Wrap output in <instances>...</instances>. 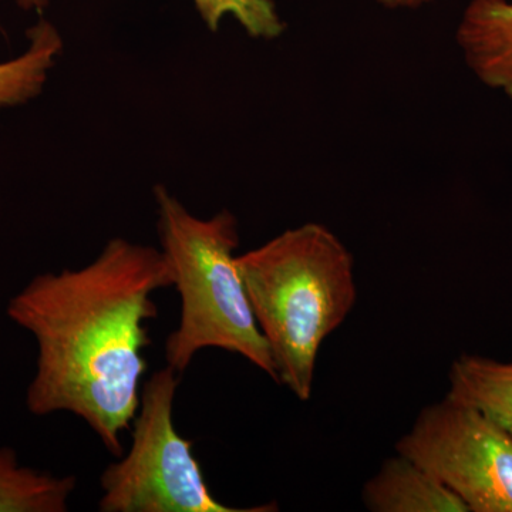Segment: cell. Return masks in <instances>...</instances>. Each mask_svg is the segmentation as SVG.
Wrapping results in <instances>:
<instances>
[{
  "label": "cell",
  "instance_id": "6da1fadb",
  "mask_svg": "<svg viewBox=\"0 0 512 512\" xmlns=\"http://www.w3.org/2000/svg\"><path fill=\"white\" fill-rule=\"evenodd\" d=\"M170 286L163 252L124 238L111 239L83 268L35 276L6 308L37 343L29 412L72 413L110 454L123 456L121 433L133 426L148 369L154 293Z\"/></svg>",
  "mask_w": 512,
  "mask_h": 512
},
{
  "label": "cell",
  "instance_id": "7a4b0ae2",
  "mask_svg": "<svg viewBox=\"0 0 512 512\" xmlns=\"http://www.w3.org/2000/svg\"><path fill=\"white\" fill-rule=\"evenodd\" d=\"M237 265L278 383L309 402L319 350L356 305L353 255L328 227L308 222L237 255Z\"/></svg>",
  "mask_w": 512,
  "mask_h": 512
},
{
  "label": "cell",
  "instance_id": "3957f363",
  "mask_svg": "<svg viewBox=\"0 0 512 512\" xmlns=\"http://www.w3.org/2000/svg\"><path fill=\"white\" fill-rule=\"evenodd\" d=\"M157 229L180 323L165 340L167 365L183 375L204 349L237 353L278 383L274 359L252 312L239 274L238 221L228 210L197 217L164 185L154 188Z\"/></svg>",
  "mask_w": 512,
  "mask_h": 512
},
{
  "label": "cell",
  "instance_id": "277c9868",
  "mask_svg": "<svg viewBox=\"0 0 512 512\" xmlns=\"http://www.w3.org/2000/svg\"><path fill=\"white\" fill-rule=\"evenodd\" d=\"M180 373L154 372L141 390L126 456L104 468L101 512H272L275 504L234 508L211 493L194 456V443L175 429L174 402Z\"/></svg>",
  "mask_w": 512,
  "mask_h": 512
},
{
  "label": "cell",
  "instance_id": "5b68a950",
  "mask_svg": "<svg viewBox=\"0 0 512 512\" xmlns=\"http://www.w3.org/2000/svg\"><path fill=\"white\" fill-rule=\"evenodd\" d=\"M396 451L439 478L468 512H512V436L474 407L448 396L429 404Z\"/></svg>",
  "mask_w": 512,
  "mask_h": 512
},
{
  "label": "cell",
  "instance_id": "8992f818",
  "mask_svg": "<svg viewBox=\"0 0 512 512\" xmlns=\"http://www.w3.org/2000/svg\"><path fill=\"white\" fill-rule=\"evenodd\" d=\"M456 42L474 76L512 101V2L471 0Z\"/></svg>",
  "mask_w": 512,
  "mask_h": 512
},
{
  "label": "cell",
  "instance_id": "52a82bcc",
  "mask_svg": "<svg viewBox=\"0 0 512 512\" xmlns=\"http://www.w3.org/2000/svg\"><path fill=\"white\" fill-rule=\"evenodd\" d=\"M363 504L373 512H468L439 478L397 453L363 487Z\"/></svg>",
  "mask_w": 512,
  "mask_h": 512
},
{
  "label": "cell",
  "instance_id": "ba28073f",
  "mask_svg": "<svg viewBox=\"0 0 512 512\" xmlns=\"http://www.w3.org/2000/svg\"><path fill=\"white\" fill-rule=\"evenodd\" d=\"M448 380L450 399L474 407L512 436V360L463 355L454 360Z\"/></svg>",
  "mask_w": 512,
  "mask_h": 512
},
{
  "label": "cell",
  "instance_id": "9c48e42d",
  "mask_svg": "<svg viewBox=\"0 0 512 512\" xmlns=\"http://www.w3.org/2000/svg\"><path fill=\"white\" fill-rule=\"evenodd\" d=\"M76 485L73 476L22 466L13 448H0V512H66Z\"/></svg>",
  "mask_w": 512,
  "mask_h": 512
},
{
  "label": "cell",
  "instance_id": "30bf717a",
  "mask_svg": "<svg viewBox=\"0 0 512 512\" xmlns=\"http://www.w3.org/2000/svg\"><path fill=\"white\" fill-rule=\"evenodd\" d=\"M62 50V35L52 22L42 19L32 26L26 49L0 63V110L28 103L42 92Z\"/></svg>",
  "mask_w": 512,
  "mask_h": 512
},
{
  "label": "cell",
  "instance_id": "8fae6325",
  "mask_svg": "<svg viewBox=\"0 0 512 512\" xmlns=\"http://www.w3.org/2000/svg\"><path fill=\"white\" fill-rule=\"evenodd\" d=\"M198 15L211 32L222 20H237L252 39L274 40L285 32V23L274 0H192Z\"/></svg>",
  "mask_w": 512,
  "mask_h": 512
},
{
  "label": "cell",
  "instance_id": "7c38bea8",
  "mask_svg": "<svg viewBox=\"0 0 512 512\" xmlns=\"http://www.w3.org/2000/svg\"><path fill=\"white\" fill-rule=\"evenodd\" d=\"M377 2L387 9H414L426 5L431 0H377Z\"/></svg>",
  "mask_w": 512,
  "mask_h": 512
},
{
  "label": "cell",
  "instance_id": "4fadbf2b",
  "mask_svg": "<svg viewBox=\"0 0 512 512\" xmlns=\"http://www.w3.org/2000/svg\"><path fill=\"white\" fill-rule=\"evenodd\" d=\"M18 8L23 10H43L57 0H13Z\"/></svg>",
  "mask_w": 512,
  "mask_h": 512
}]
</instances>
